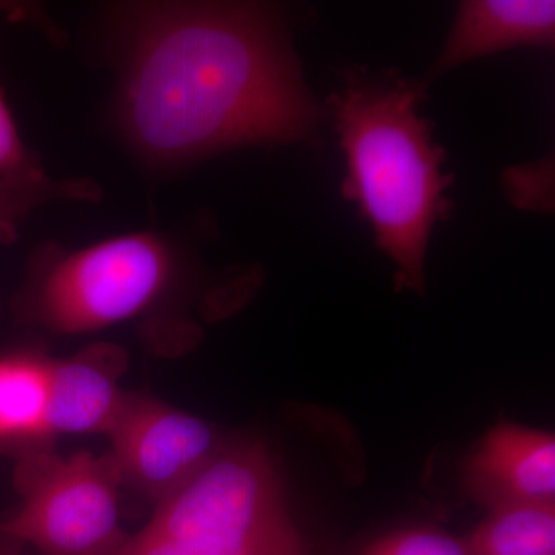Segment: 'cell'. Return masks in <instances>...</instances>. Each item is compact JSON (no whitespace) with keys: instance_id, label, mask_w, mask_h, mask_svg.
I'll return each instance as SVG.
<instances>
[{"instance_id":"obj_1","label":"cell","mask_w":555,"mask_h":555,"mask_svg":"<svg viewBox=\"0 0 555 555\" xmlns=\"http://www.w3.org/2000/svg\"><path fill=\"white\" fill-rule=\"evenodd\" d=\"M115 11L116 119L149 164L315 141L327 109L310 93L278 7L138 2Z\"/></svg>"},{"instance_id":"obj_2","label":"cell","mask_w":555,"mask_h":555,"mask_svg":"<svg viewBox=\"0 0 555 555\" xmlns=\"http://www.w3.org/2000/svg\"><path fill=\"white\" fill-rule=\"evenodd\" d=\"M425 100V80L397 69L350 67L326 108L346 156L341 195L397 266L398 291H425L430 233L451 211L444 192L452 178L441 171L447 153L418 113Z\"/></svg>"},{"instance_id":"obj_3","label":"cell","mask_w":555,"mask_h":555,"mask_svg":"<svg viewBox=\"0 0 555 555\" xmlns=\"http://www.w3.org/2000/svg\"><path fill=\"white\" fill-rule=\"evenodd\" d=\"M113 555H308L259 440L225 443Z\"/></svg>"},{"instance_id":"obj_4","label":"cell","mask_w":555,"mask_h":555,"mask_svg":"<svg viewBox=\"0 0 555 555\" xmlns=\"http://www.w3.org/2000/svg\"><path fill=\"white\" fill-rule=\"evenodd\" d=\"M181 270L171 241L134 232L64 250L49 243L33 257L17 298L24 320L54 334L79 335L147 313Z\"/></svg>"},{"instance_id":"obj_5","label":"cell","mask_w":555,"mask_h":555,"mask_svg":"<svg viewBox=\"0 0 555 555\" xmlns=\"http://www.w3.org/2000/svg\"><path fill=\"white\" fill-rule=\"evenodd\" d=\"M14 486L21 506L0 535L46 555H113L126 540L119 525L122 486L112 455L62 459L49 448L17 455Z\"/></svg>"},{"instance_id":"obj_6","label":"cell","mask_w":555,"mask_h":555,"mask_svg":"<svg viewBox=\"0 0 555 555\" xmlns=\"http://www.w3.org/2000/svg\"><path fill=\"white\" fill-rule=\"evenodd\" d=\"M108 437L122 485L156 505L198 476L228 443L199 416L137 396L129 397Z\"/></svg>"},{"instance_id":"obj_7","label":"cell","mask_w":555,"mask_h":555,"mask_svg":"<svg viewBox=\"0 0 555 555\" xmlns=\"http://www.w3.org/2000/svg\"><path fill=\"white\" fill-rule=\"evenodd\" d=\"M467 495L485 506L555 502V437L550 430L499 422L463 463Z\"/></svg>"},{"instance_id":"obj_8","label":"cell","mask_w":555,"mask_h":555,"mask_svg":"<svg viewBox=\"0 0 555 555\" xmlns=\"http://www.w3.org/2000/svg\"><path fill=\"white\" fill-rule=\"evenodd\" d=\"M127 353L119 346L94 343L67 360L50 361L51 436H109L129 401L119 382Z\"/></svg>"},{"instance_id":"obj_9","label":"cell","mask_w":555,"mask_h":555,"mask_svg":"<svg viewBox=\"0 0 555 555\" xmlns=\"http://www.w3.org/2000/svg\"><path fill=\"white\" fill-rule=\"evenodd\" d=\"M554 39L555 3L550 0H467L460 3L451 33L427 79L516 47L550 49Z\"/></svg>"},{"instance_id":"obj_10","label":"cell","mask_w":555,"mask_h":555,"mask_svg":"<svg viewBox=\"0 0 555 555\" xmlns=\"http://www.w3.org/2000/svg\"><path fill=\"white\" fill-rule=\"evenodd\" d=\"M50 360L35 353L0 358V448L17 455L50 440Z\"/></svg>"},{"instance_id":"obj_11","label":"cell","mask_w":555,"mask_h":555,"mask_svg":"<svg viewBox=\"0 0 555 555\" xmlns=\"http://www.w3.org/2000/svg\"><path fill=\"white\" fill-rule=\"evenodd\" d=\"M460 540L466 555H555V502L492 507Z\"/></svg>"},{"instance_id":"obj_12","label":"cell","mask_w":555,"mask_h":555,"mask_svg":"<svg viewBox=\"0 0 555 555\" xmlns=\"http://www.w3.org/2000/svg\"><path fill=\"white\" fill-rule=\"evenodd\" d=\"M102 190L91 179L38 177L0 178V243H14L20 228L40 206L56 201H100Z\"/></svg>"},{"instance_id":"obj_13","label":"cell","mask_w":555,"mask_h":555,"mask_svg":"<svg viewBox=\"0 0 555 555\" xmlns=\"http://www.w3.org/2000/svg\"><path fill=\"white\" fill-rule=\"evenodd\" d=\"M360 555H466L462 540L433 528L398 529L379 537Z\"/></svg>"},{"instance_id":"obj_14","label":"cell","mask_w":555,"mask_h":555,"mask_svg":"<svg viewBox=\"0 0 555 555\" xmlns=\"http://www.w3.org/2000/svg\"><path fill=\"white\" fill-rule=\"evenodd\" d=\"M46 173L39 156L25 145L5 93L0 89V178L38 177Z\"/></svg>"},{"instance_id":"obj_15","label":"cell","mask_w":555,"mask_h":555,"mask_svg":"<svg viewBox=\"0 0 555 555\" xmlns=\"http://www.w3.org/2000/svg\"><path fill=\"white\" fill-rule=\"evenodd\" d=\"M0 555H22L21 543L14 542V540L0 535Z\"/></svg>"}]
</instances>
